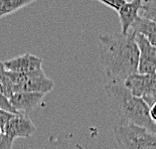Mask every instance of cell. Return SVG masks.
Returning <instances> with one entry per match:
<instances>
[{
	"label": "cell",
	"instance_id": "obj_1",
	"mask_svg": "<svg viewBox=\"0 0 156 149\" xmlns=\"http://www.w3.org/2000/svg\"><path fill=\"white\" fill-rule=\"evenodd\" d=\"M136 34H101L99 36V58L107 82L124 83L138 73L139 48Z\"/></svg>",
	"mask_w": 156,
	"mask_h": 149
},
{
	"label": "cell",
	"instance_id": "obj_2",
	"mask_svg": "<svg viewBox=\"0 0 156 149\" xmlns=\"http://www.w3.org/2000/svg\"><path fill=\"white\" fill-rule=\"evenodd\" d=\"M105 91L120 117L119 123L137 125L156 134V124L151 120L150 107L143 99L132 95L124 83L106 82Z\"/></svg>",
	"mask_w": 156,
	"mask_h": 149
},
{
	"label": "cell",
	"instance_id": "obj_3",
	"mask_svg": "<svg viewBox=\"0 0 156 149\" xmlns=\"http://www.w3.org/2000/svg\"><path fill=\"white\" fill-rule=\"evenodd\" d=\"M113 132L123 149H156V134L143 127L116 123Z\"/></svg>",
	"mask_w": 156,
	"mask_h": 149
},
{
	"label": "cell",
	"instance_id": "obj_4",
	"mask_svg": "<svg viewBox=\"0 0 156 149\" xmlns=\"http://www.w3.org/2000/svg\"><path fill=\"white\" fill-rule=\"evenodd\" d=\"M8 72V76L13 83L14 93L29 92L48 94L55 88V82L46 77L41 69L30 73H13Z\"/></svg>",
	"mask_w": 156,
	"mask_h": 149
},
{
	"label": "cell",
	"instance_id": "obj_5",
	"mask_svg": "<svg viewBox=\"0 0 156 149\" xmlns=\"http://www.w3.org/2000/svg\"><path fill=\"white\" fill-rule=\"evenodd\" d=\"M125 87L132 95L141 98L149 107L156 103V74H134L124 82Z\"/></svg>",
	"mask_w": 156,
	"mask_h": 149
},
{
	"label": "cell",
	"instance_id": "obj_6",
	"mask_svg": "<svg viewBox=\"0 0 156 149\" xmlns=\"http://www.w3.org/2000/svg\"><path fill=\"white\" fill-rule=\"evenodd\" d=\"M135 39L139 48L138 73L142 75L156 74V48L142 34H136Z\"/></svg>",
	"mask_w": 156,
	"mask_h": 149
},
{
	"label": "cell",
	"instance_id": "obj_7",
	"mask_svg": "<svg viewBox=\"0 0 156 149\" xmlns=\"http://www.w3.org/2000/svg\"><path fill=\"white\" fill-rule=\"evenodd\" d=\"M36 131V128L27 114H14L4 129V133L13 139L28 138Z\"/></svg>",
	"mask_w": 156,
	"mask_h": 149
},
{
	"label": "cell",
	"instance_id": "obj_8",
	"mask_svg": "<svg viewBox=\"0 0 156 149\" xmlns=\"http://www.w3.org/2000/svg\"><path fill=\"white\" fill-rule=\"evenodd\" d=\"M4 62L5 69L13 73H30L41 69L42 59L29 52L13 58Z\"/></svg>",
	"mask_w": 156,
	"mask_h": 149
},
{
	"label": "cell",
	"instance_id": "obj_9",
	"mask_svg": "<svg viewBox=\"0 0 156 149\" xmlns=\"http://www.w3.org/2000/svg\"><path fill=\"white\" fill-rule=\"evenodd\" d=\"M44 97V94L41 93L18 92L14 93L9 98V101L17 113L27 114L41 103Z\"/></svg>",
	"mask_w": 156,
	"mask_h": 149
},
{
	"label": "cell",
	"instance_id": "obj_10",
	"mask_svg": "<svg viewBox=\"0 0 156 149\" xmlns=\"http://www.w3.org/2000/svg\"><path fill=\"white\" fill-rule=\"evenodd\" d=\"M144 2L145 0H131L130 2H126L118 11L121 34H126L130 31L133 23L139 17V11L143 8Z\"/></svg>",
	"mask_w": 156,
	"mask_h": 149
},
{
	"label": "cell",
	"instance_id": "obj_11",
	"mask_svg": "<svg viewBox=\"0 0 156 149\" xmlns=\"http://www.w3.org/2000/svg\"><path fill=\"white\" fill-rule=\"evenodd\" d=\"M130 30H133L135 34H142L150 44L156 48V22L139 16L133 23Z\"/></svg>",
	"mask_w": 156,
	"mask_h": 149
},
{
	"label": "cell",
	"instance_id": "obj_12",
	"mask_svg": "<svg viewBox=\"0 0 156 149\" xmlns=\"http://www.w3.org/2000/svg\"><path fill=\"white\" fill-rule=\"evenodd\" d=\"M36 0H0V15L5 16L34 3Z\"/></svg>",
	"mask_w": 156,
	"mask_h": 149
},
{
	"label": "cell",
	"instance_id": "obj_13",
	"mask_svg": "<svg viewBox=\"0 0 156 149\" xmlns=\"http://www.w3.org/2000/svg\"><path fill=\"white\" fill-rule=\"evenodd\" d=\"M0 93H2L8 99L14 94L13 83L9 78L7 69H5L4 62L1 61H0Z\"/></svg>",
	"mask_w": 156,
	"mask_h": 149
},
{
	"label": "cell",
	"instance_id": "obj_14",
	"mask_svg": "<svg viewBox=\"0 0 156 149\" xmlns=\"http://www.w3.org/2000/svg\"><path fill=\"white\" fill-rule=\"evenodd\" d=\"M142 11L143 17L156 22V0H145Z\"/></svg>",
	"mask_w": 156,
	"mask_h": 149
},
{
	"label": "cell",
	"instance_id": "obj_15",
	"mask_svg": "<svg viewBox=\"0 0 156 149\" xmlns=\"http://www.w3.org/2000/svg\"><path fill=\"white\" fill-rule=\"evenodd\" d=\"M0 110L7 111L9 113H13V114H18L15 109L13 108L9 99L6 96L3 95L2 93H0Z\"/></svg>",
	"mask_w": 156,
	"mask_h": 149
},
{
	"label": "cell",
	"instance_id": "obj_16",
	"mask_svg": "<svg viewBox=\"0 0 156 149\" xmlns=\"http://www.w3.org/2000/svg\"><path fill=\"white\" fill-rule=\"evenodd\" d=\"M98 1L103 3L104 5L108 6V7H110L111 9H113V10H115L117 12L120 10L122 6L127 2L126 0H98Z\"/></svg>",
	"mask_w": 156,
	"mask_h": 149
},
{
	"label": "cell",
	"instance_id": "obj_17",
	"mask_svg": "<svg viewBox=\"0 0 156 149\" xmlns=\"http://www.w3.org/2000/svg\"><path fill=\"white\" fill-rule=\"evenodd\" d=\"M15 139L8 136L6 133H3L0 135V149H12L13 143Z\"/></svg>",
	"mask_w": 156,
	"mask_h": 149
},
{
	"label": "cell",
	"instance_id": "obj_18",
	"mask_svg": "<svg viewBox=\"0 0 156 149\" xmlns=\"http://www.w3.org/2000/svg\"><path fill=\"white\" fill-rule=\"evenodd\" d=\"M13 115H14L13 113H9V112L4 110H0V128L2 129L3 132H4L6 125L8 124V122L13 117Z\"/></svg>",
	"mask_w": 156,
	"mask_h": 149
},
{
	"label": "cell",
	"instance_id": "obj_19",
	"mask_svg": "<svg viewBox=\"0 0 156 149\" xmlns=\"http://www.w3.org/2000/svg\"><path fill=\"white\" fill-rule=\"evenodd\" d=\"M150 117L151 120L156 124V103H154L150 107Z\"/></svg>",
	"mask_w": 156,
	"mask_h": 149
},
{
	"label": "cell",
	"instance_id": "obj_20",
	"mask_svg": "<svg viewBox=\"0 0 156 149\" xmlns=\"http://www.w3.org/2000/svg\"><path fill=\"white\" fill-rule=\"evenodd\" d=\"M3 133V130H2V129L1 128H0V135H1Z\"/></svg>",
	"mask_w": 156,
	"mask_h": 149
},
{
	"label": "cell",
	"instance_id": "obj_21",
	"mask_svg": "<svg viewBox=\"0 0 156 149\" xmlns=\"http://www.w3.org/2000/svg\"><path fill=\"white\" fill-rule=\"evenodd\" d=\"M1 17H2V16H1V15H0V18H1Z\"/></svg>",
	"mask_w": 156,
	"mask_h": 149
}]
</instances>
